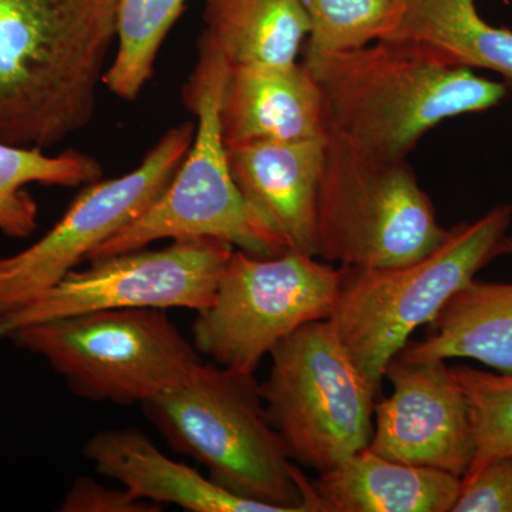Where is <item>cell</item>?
<instances>
[{
  "mask_svg": "<svg viewBox=\"0 0 512 512\" xmlns=\"http://www.w3.org/2000/svg\"><path fill=\"white\" fill-rule=\"evenodd\" d=\"M225 146L328 137L325 94L305 63L229 66L221 101Z\"/></svg>",
  "mask_w": 512,
  "mask_h": 512,
  "instance_id": "4fadbf2b",
  "label": "cell"
},
{
  "mask_svg": "<svg viewBox=\"0 0 512 512\" xmlns=\"http://www.w3.org/2000/svg\"><path fill=\"white\" fill-rule=\"evenodd\" d=\"M6 340L45 359L76 396L117 406H143L202 362L165 309L80 313L25 326Z\"/></svg>",
  "mask_w": 512,
  "mask_h": 512,
  "instance_id": "52a82bcc",
  "label": "cell"
},
{
  "mask_svg": "<svg viewBox=\"0 0 512 512\" xmlns=\"http://www.w3.org/2000/svg\"><path fill=\"white\" fill-rule=\"evenodd\" d=\"M228 73L225 57L200 37L198 63L183 93L185 106L197 117L190 150L163 194L94 249L89 262L180 238L222 239L258 256L289 251L278 232L249 207L232 177L220 117Z\"/></svg>",
  "mask_w": 512,
  "mask_h": 512,
  "instance_id": "5b68a950",
  "label": "cell"
},
{
  "mask_svg": "<svg viewBox=\"0 0 512 512\" xmlns=\"http://www.w3.org/2000/svg\"><path fill=\"white\" fill-rule=\"evenodd\" d=\"M201 39L229 66L296 62L309 36L299 0H205Z\"/></svg>",
  "mask_w": 512,
  "mask_h": 512,
  "instance_id": "d6986e66",
  "label": "cell"
},
{
  "mask_svg": "<svg viewBox=\"0 0 512 512\" xmlns=\"http://www.w3.org/2000/svg\"><path fill=\"white\" fill-rule=\"evenodd\" d=\"M63 512H158L161 505L141 500L126 490H114L93 478L80 477L64 495Z\"/></svg>",
  "mask_w": 512,
  "mask_h": 512,
  "instance_id": "d4e9b609",
  "label": "cell"
},
{
  "mask_svg": "<svg viewBox=\"0 0 512 512\" xmlns=\"http://www.w3.org/2000/svg\"><path fill=\"white\" fill-rule=\"evenodd\" d=\"M143 409L168 446L204 464L229 493L276 512H320L311 481L269 421L254 375L201 362Z\"/></svg>",
  "mask_w": 512,
  "mask_h": 512,
  "instance_id": "3957f363",
  "label": "cell"
},
{
  "mask_svg": "<svg viewBox=\"0 0 512 512\" xmlns=\"http://www.w3.org/2000/svg\"><path fill=\"white\" fill-rule=\"evenodd\" d=\"M309 20V49L343 52L382 42L402 19L403 0H299Z\"/></svg>",
  "mask_w": 512,
  "mask_h": 512,
  "instance_id": "7402d4cb",
  "label": "cell"
},
{
  "mask_svg": "<svg viewBox=\"0 0 512 512\" xmlns=\"http://www.w3.org/2000/svg\"><path fill=\"white\" fill-rule=\"evenodd\" d=\"M384 377L393 392L376 403L370 450L400 463L466 476L476 451L473 421L446 360L394 357Z\"/></svg>",
  "mask_w": 512,
  "mask_h": 512,
  "instance_id": "7c38bea8",
  "label": "cell"
},
{
  "mask_svg": "<svg viewBox=\"0 0 512 512\" xmlns=\"http://www.w3.org/2000/svg\"><path fill=\"white\" fill-rule=\"evenodd\" d=\"M83 453L101 476L123 484L141 500L192 512H276L229 493L194 468L171 460L137 429L99 431L86 441Z\"/></svg>",
  "mask_w": 512,
  "mask_h": 512,
  "instance_id": "9a60e30c",
  "label": "cell"
},
{
  "mask_svg": "<svg viewBox=\"0 0 512 512\" xmlns=\"http://www.w3.org/2000/svg\"><path fill=\"white\" fill-rule=\"evenodd\" d=\"M187 0H119L117 52L103 84L121 100L134 101L154 73L165 37Z\"/></svg>",
  "mask_w": 512,
  "mask_h": 512,
  "instance_id": "44dd1931",
  "label": "cell"
},
{
  "mask_svg": "<svg viewBox=\"0 0 512 512\" xmlns=\"http://www.w3.org/2000/svg\"><path fill=\"white\" fill-rule=\"evenodd\" d=\"M342 268L288 251L232 252L214 301L197 312L192 343L215 365L255 375L265 356L296 330L326 320L338 299Z\"/></svg>",
  "mask_w": 512,
  "mask_h": 512,
  "instance_id": "9c48e42d",
  "label": "cell"
},
{
  "mask_svg": "<svg viewBox=\"0 0 512 512\" xmlns=\"http://www.w3.org/2000/svg\"><path fill=\"white\" fill-rule=\"evenodd\" d=\"M386 42L447 66L490 70L512 83V32L484 20L477 0H403Z\"/></svg>",
  "mask_w": 512,
  "mask_h": 512,
  "instance_id": "ac0fdd59",
  "label": "cell"
},
{
  "mask_svg": "<svg viewBox=\"0 0 512 512\" xmlns=\"http://www.w3.org/2000/svg\"><path fill=\"white\" fill-rule=\"evenodd\" d=\"M512 255V238L508 242ZM426 338L407 342L396 357L406 362L473 359L512 373V284L473 279L429 323Z\"/></svg>",
  "mask_w": 512,
  "mask_h": 512,
  "instance_id": "e0dca14e",
  "label": "cell"
},
{
  "mask_svg": "<svg viewBox=\"0 0 512 512\" xmlns=\"http://www.w3.org/2000/svg\"><path fill=\"white\" fill-rule=\"evenodd\" d=\"M103 165L89 154L67 150L47 154L36 147L0 141V234L28 238L37 227L39 208L29 185L77 187L97 183Z\"/></svg>",
  "mask_w": 512,
  "mask_h": 512,
  "instance_id": "ffe728a7",
  "label": "cell"
},
{
  "mask_svg": "<svg viewBox=\"0 0 512 512\" xmlns=\"http://www.w3.org/2000/svg\"><path fill=\"white\" fill-rule=\"evenodd\" d=\"M194 136L192 121L170 128L136 170L87 185L42 238L0 258V319L59 284L89 261L94 249L137 220L173 180Z\"/></svg>",
  "mask_w": 512,
  "mask_h": 512,
  "instance_id": "8fae6325",
  "label": "cell"
},
{
  "mask_svg": "<svg viewBox=\"0 0 512 512\" xmlns=\"http://www.w3.org/2000/svg\"><path fill=\"white\" fill-rule=\"evenodd\" d=\"M119 0H0V141L42 150L89 126Z\"/></svg>",
  "mask_w": 512,
  "mask_h": 512,
  "instance_id": "6da1fadb",
  "label": "cell"
},
{
  "mask_svg": "<svg viewBox=\"0 0 512 512\" xmlns=\"http://www.w3.org/2000/svg\"><path fill=\"white\" fill-rule=\"evenodd\" d=\"M406 160L330 130L316 205L315 254L343 268L409 264L447 237Z\"/></svg>",
  "mask_w": 512,
  "mask_h": 512,
  "instance_id": "8992f818",
  "label": "cell"
},
{
  "mask_svg": "<svg viewBox=\"0 0 512 512\" xmlns=\"http://www.w3.org/2000/svg\"><path fill=\"white\" fill-rule=\"evenodd\" d=\"M470 404L473 421V463L468 478L497 458L512 456V373H493L468 366L451 367Z\"/></svg>",
  "mask_w": 512,
  "mask_h": 512,
  "instance_id": "603a6c76",
  "label": "cell"
},
{
  "mask_svg": "<svg viewBox=\"0 0 512 512\" xmlns=\"http://www.w3.org/2000/svg\"><path fill=\"white\" fill-rule=\"evenodd\" d=\"M320 512H450L461 478L357 451L313 481Z\"/></svg>",
  "mask_w": 512,
  "mask_h": 512,
  "instance_id": "2e32d148",
  "label": "cell"
},
{
  "mask_svg": "<svg viewBox=\"0 0 512 512\" xmlns=\"http://www.w3.org/2000/svg\"><path fill=\"white\" fill-rule=\"evenodd\" d=\"M326 140L227 147L239 191L249 207L284 239L289 251L316 256V205Z\"/></svg>",
  "mask_w": 512,
  "mask_h": 512,
  "instance_id": "5bb4252c",
  "label": "cell"
},
{
  "mask_svg": "<svg viewBox=\"0 0 512 512\" xmlns=\"http://www.w3.org/2000/svg\"><path fill=\"white\" fill-rule=\"evenodd\" d=\"M303 63L325 94L330 123L377 156L406 160L441 121L493 109L507 86L396 43L343 52L306 47Z\"/></svg>",
  "mask_w": 512,
  "mask_h": 512,
  "instance_id": "7a4b0ae2",
  "label": "cell"
},
{
  "mask_svg": "<svg viewBox=\"0 0 512 512\" xmlns=\"http://www.w3.org/2000/svg\"><path fill=\"white\" fill-rule=\"evenodd\" d=\"M453 512H512V456L497 458L461 480Z\"/></svg>",
  "mask_w": 512,
  "mask_h": 512,
  "instance_id": "cb8c5ba5",
  "label": "cell"
},
{
  "mask_svg": "<svg viewBox=\"0 0 512 512\" xmlns=\"http://www.w3.org/2000/svg\"><path fill=\"white\" fill-rule=\"evenodd\" d=\"M269 356L272 365L261 396L296 464L323 473L369 447L377 389L329 319L296 330Z\"/></svg>",
  "mask_w": 512,
  "mask_h": 512,
  "instance_id": "ba28073f",
  "label": "cell"
},
{
  "mask_svg": "<svg viewBox=\"0 0 512 512\" xmlns=\"http://www.w3.org/2000/svg\"><path fill=\"white\" fill-rule=\"evenodd\" d=\"M234 247L217 238H180L161 249H133L94 259L19 311L0 319V339L25 326L107 309L185 308L214 301Z\"/></svg>",
  "mask_w": 512,
  "mask_h": 512,
  "instance_id": "30bf717a",
  "label": "cell"
},
{
  "mask_svg": "<svg viewBox=\"0 0 512 512\" xmlns=\"http://www.w3.org/2000/svg\"><path fill=\"white\" fill-rule=\"evenodd\" d=\"M510 205L450 229L439 247L409 264L342 268L330 322L349 355L379 390L390 362L495 256L508 254Z\"/></svg>",
  "mask_w": 512,
  "mask_h": 512,
  "instance_id": "277c9868",
  "label": "cell"
}]
</instances>
